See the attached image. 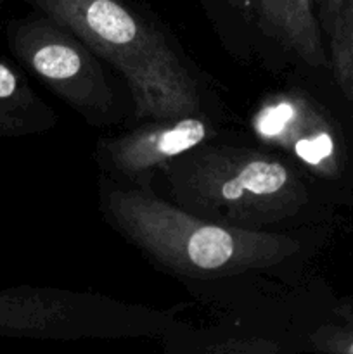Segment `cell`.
Masks as SVG:
<instances>
[{
    "instance_id": "11",
    "label": "cell",
    "mask_w": 353,
    "mask_h": 354,
    "mask_svg": "<svg viewBox=\"0 0 353 354\" xmlns=\"http://www.w3.org/2000/svg\"><path fill=\"white\" fill-rule=\"evenodd\" d=\"M208 353H272L279 351V348L266 341H228L225 344H217L206 348Z\"/></svg>"
},
{
    "instance_id": "10",
    "label": "cell",
    "mask_w": 353,
    "mask_h": 354,
    "mask_svg": "<svg viewBox=\"0 0 353 354\" xmlns=\"http://www.w3.org/2000/svg\"><path fill=\"white\" fill-rule=\"evenodd\" d=\"M327 35L332 71L345 95L353 102V0H346Z\"/></svg>"
},
{
    "instance_id": "9",
    "label": "cell",
    "mask_w": 353,
    "mask_h": 354,
    "mask_svg": "<svg viewBox=\"0 0 353 354\" xmlns=\"http://www.w3.org/2000/svg\"><path fill=\"white\" fill-rule=\"evenodd\" d=\"M55 123V111L35 92L26 76L0 59V137L47 133Z\"/></svg>"
},
{
    "instance_id": "7",
    "label": "cell",
    "mask_w": 353,
    "mask_h": 354,
    "mask_svg": "<svg viewBox=\"0 0 353 354\" xmlns=\"http://www.w3.org/2000/svg\"><path fill=\"white\" fill-rule=\"evenodd\" d=\"M258 140L282 151L310 171L329 176L338 169V144L324 111L303 92L269 93L251 118Z\"/></svg>"
},
{
    "instance_id": "3",
    "label": "cell",
    "mask_w": 353,
    "mask_h": 354,
    "mask_svg": "<svg viewBox=\"0 0 353 354\" xmlns=\"http://www.w3.org/2000/svg\"><path fill=\"white\" fill-rule=\"evenodd\" d=\"M182 209L228 227L262 228L294 216L307 190L280 158L256 149L201 144L165 168Z\"/></svg>"
},
{
    "instance_id": "1",
    "label": "cell",
    "mask_w": 353,
    "mask_h": 354,
    "mask_svg": "<svg viewBox=\"0 0 353 354\" xmlns=\"http://www.w3.org/2000/svg\"><path fill=\"white\" fill-rule=\"evenodd\" d=\"M106 221L151 261L175 275L217 279L265 270L289 259L300 242L262 228L228 227L163 201L151 189L100 176Z\"/></svg>"
},
{
    "instance_id": "12",
    "label": "cell",
    "mask_w": 353,
    "mask_h": 354,
    "mask_svg": "<svg viewBox=\"0 0 353 354\" xmlns=\"http://www.w3.org/2000/svg\"><path fill=\"white\" fill-rule=\"evenodd\" d=\"M314 3L320 28L325 30V33H329L341 9L345 7L346 0H314Z\"/></svg>"
},
{
    "instance_id": "6",
    "label": "cell",
    "mask_w": 353,
    "mask_h": 354,
    "mask_svg": "<svg viewBox=\"0 0 353 354\" xmlns=\"http://www.w3.org/2000/svg\"><path fill=\"white\" fill-rule=\"evenodd\" d=\"M208 116L147 120L141 127L97 142L96 158L107 176L127 180L138 189H151L156 169H165L183 152L217 137Z\"/></svg>"
},
{
    "instance_id": "2",
    "label": "cell",
    "mask_w": 353,
    "mask_h": 354,
    "mask_svg": "<svg viewBox=\"0 0 353 354\" xmlns=\"http://www.w3.org/2000/svg\"><path fill=\"white\" fill-rule=\"evenodd\" d=\"M85 41L127 83L135 120L203 114L197 80L170 38L130 0H14Z\"/></svg>"
},
{
    "instance_id": "8",
    "label": "cell",
    "mask_w": 353,
    "mask_h": 354,
    "mask_svg": "<svg viewBox=\"0 0 353 354\" xmlns=\"http://www.w3.org/2000/svg\"><path fill=\"white\" fill-rule=\"evenodd\" d=\"M260 30L311 68L329 64L314 0H253Z\"/></svg>"
},
{
    "instance_id": "5",
    "label": "cell",
    "mask_w": 353,
    "mask_h": 354,
    "mask_svg": "<svg viewBox=\"0 0 353 354\" xmlns=\"http://www.w3.org/2000/svg\"><path fill=\"white\" fill-rule=\"evenodd\" d=\"M3 37L12 57L83 120L93 127L121 121L120 100L102 59L71 30L31 10L6 21Z\"/></svg>"
},
{
    "instance_id": "4",
    "label": "cell",
    "mask_w": 353,
    "mask_h": 354,
    "mask_svg": "<svg viewBox=\"0 0 353 354\" xmlns=\"http://www.w3.org/2000/svg\"><path fill=\"white\" fill-rule=\"evenodd\" d=\"M173 324L175 318L166 311L97 294L54 287H0V337L40 341L158 337Z\"/></svg>"
},
{
    "instance_id": "13",
    "label": "cell",
    "mask_w": 353,
    "mask_h": 354,
    "mask_svg": "<svg viewBox=\"0 0 353 354\" xmlns=\"http://www.w3.org/2000/svg\"><path fill=\"white\" fill-rule=\"evenodd\" d=\"M336 349H338V351H346V353H353V341L352 342H346V344H341V346H339V348H336ZM336 349H334V351H336Z\"/></svg>"
}]
</instances>
